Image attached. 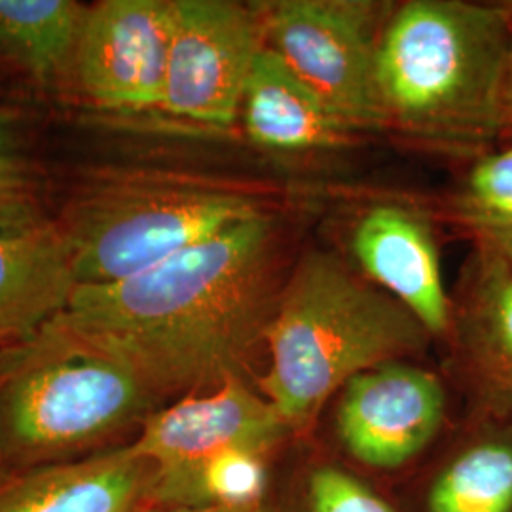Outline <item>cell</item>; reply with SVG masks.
Returning a JSON list of instances; mask_svg holds the SVG:
<instances>
[{
	"mask_svg": "<svg viewBox=\"0 0 512 512\" xmlns=\"http://www.w3.org/2000/svg\"><path fill=\"white\" fill-rule=\"evenodd\" d=\"M239 120L253 147L287 160L340 152L359 135L268 48L249 76Z\"/></svg>",
	"mask_w": 512,
	"mask_h": 512,
	"instance_id": "13",
	"label": "cell"
},
{
	"mask_svg": "<svg viewBox=\"0 0 512 512\" xmlns=\"http://www.w3.org/2000/svg\"><path fill=\"white\" fill-rule=\"evenodd\" d=\"M40 190L23 116L16 107L0 103V230H16L46 220Z\"/></svg>",
	"mask_w": 512,
	"mask_h": 512,
	"instance_id": "19",
	"label": "cell"
},
{
	"mask_svg": "<svg viewBox=\"0 0 512 512\" xmlns=\"http://www.w3.org/2000/svg\"><path fill=\"white\" fill-rule=\"evenodd\" d=\"M431 334L414 313L346 260L300 256L264 336L266 370L256 389L293 435L308 433L330 397L374 366L420 351Z\"/></svg>",
	"mask_w": 512,
	"mask_h": 512,
	"instance_id": "4",
	"label": "cell"
},
{
	"mask_svg": "<svg viewBox=\"0 0 512 512\" xmlns=\"http://www.w3.org/2000/svg\"><path fill=\"white\" fill-rule=\"evenodd\" d=\"M2 476H6V475H4V471H2V469H0V478H2Z\"/></svg>",
	"mask_w": 512,
	"mask_h": 512,
	"instance_id": "23",
	"label": "cell"
},
{
	"mask_svg": "<svg viewBox=\"0 0 512 512\" xmlns=\"http://www.w3.org/2000/svg\"><path fill=\"white\" fill-rule=\"evenodd\" d=\"M74 289L73 262L55 220L0 230V346L65 310Z\"/></svg>",
	"mask_w": 512,
	"mask_h": 512,
	"instance_id": "15",
	"label": "cell"
},
{
	"mask_svg": "<svg viewBox=\"0 0 512 512\" xmlns=\"http://www.w3.org/2000/svg\"><path fill=\"white\" fill-rule=\"evenodd\" d=\"M291 429L247 378L162 406L129 442L135 456L154 465V482L184 475L226 450L270 454Z\"/></svg>",
	"mask_w": 512,
	"mask_h": 512,
	"instance_id": "9",
	"label": "cell"
},
{
	"mask_svg": "<svg viewBox=\"0 0 512 512\" xmlns=\"http://www.w3.org/2000/svg\"><path fill=\"white\" fill-rule=\"evenodd\" d=\"M165 397L124 351L59 311L0 346L4 475L126 446Z\"/></svg>",
	"mask_w": 512,
	"mask_h": 512,
	"instance_id": "2",
	"label": "cell"
},
{
	"mask_svg": "<svg viewBox=\"0 0 512 512\" xmlns=\"http://www.w3.org/2000/svg\"><path fill=\"white\" fill-rule=\"evenodd\" d=\"M429 512H512V423L473 416L429 490Z\"/></svg>",
	"mask_w": 512,
	"mask_h": 512,
	"instance_id": "17",
	"label": "cell"
},
{
	"mask_svg": "<svg viewBox=\"0 0 512 512\" xmlns=\"http://www.w3.org/2000/svg\"><path fill=\"white\" fill-rule=\"evenodd\" d=\"M452 365L478 418L512 423V270L473 251L446 336Z\"/></svg>",
	"mask_w": 512,
	"mask_h": 512,
	"instance_id": "12",
	"label": "cell"
},
{
	"mask_svg": "<svg viewBox=\"0 0 512 512\" xmlns=\"http://www.w3.org/2000/svg\"><path fill=\"white\" fill-rule=\"evenodd\" d=\"M311 512H393L359 478L336 467H319L310 476Z\"/></svg>",
	"mask_w": 512,
	"mask_h": 512,
	"instance_id": "20",
	"label": "cell"
},
{
	"mask_svg": "<svg viewBox=\"0 0 512 512\" xmlns=\"http://www.w3.org/2000/svg\"><path fill=\"white\" fill-rule=\"evenodd\" d=\"M446 406V389L437 374L391 361L344 385L336 412L338 437L359 463L395 471L437 439Z\"/></svg>",
	"mask_w": 512,
	"mask_h": 512,
	"instance_id": "10",
	"label": "cell"
},
{
	"mask_svg": "<svg viewBox=\"0 0 512 512\" xmlns=\"http://www.w3.org/2000/svg\"><path fill=\"white\" fill-rule=\"evenodd\" d=\"M154 465L129 444L90 458L0 478V512H141Z\"/></svg>",
	"mask_w": 512,
	"mask_h": 512,
	"instance_id": "14",
	"label": "cell"
},
{
	"mask_svg": "<svg viewBox=\"0 0 512 512\" xmlns=\"http://www.w3.org/2000/svg\"><path fill=\"white\" fill-rule=\"evenodd\" d=\"M88 8L78 0H0V61L40 90L74 88Z\"/></svg>",
	"mask_w": 512,
	"mask_h": 512,
	"instance_id": "16",
	"label": "cell"
},
{
	"mask_svg": "<svg viewBox=\"0 0 512 512\" xmlns=\"http://www.w3.org/2000/svg\"><path fill=\"white\" fill-rule=\"evenodd\" d=\"M503 145H512V19L511 40H509V54H507V63H505L501 110H499V147H503Z\"/></svg>",
	"mask_w": 512,
	"mask_h": 512,
	"instance_id": "21",
	"label": "cell"
},
{
	"mask_svg": "<svg viewBox=\"0 0 512 512\" xmlns=\"http://www.w3.org/2000/svg\"><path fill=\"white\" fill-rule=\"evenodd\" d=\"M264 48L256 2L173 0L162 114L200 128H232Z\"/></svg>",
	"mask_w": 512,
	"mask_h": 512,
	"instance_id": "7",
	"label": "cell"
},
{
	"mask_svg": "<svg viewBox=\"0 0 512 512\" xmlns=\"http://www.w3.org/2000/svg\"><path fill=\"white\" fill-rule=\"evenodd\" d=\"M141 512H264L262 505H249V507H160V505H147Z\"/></svg>",
	"mask_w": 512,
	"mask_h": 512,
	"instance_id": "22",
	"label": "cell"
},
{
	"mask_svg": "<svg viewBox=\"0 0 512 512\" xmlns=\"http://www.w3.org/2000/svg\"><path fill=\"white\" fill-rule=\"evenodd\" d=\"M264 46L349 128L385 133L378 55L393 2L262 0Z\"/></svg>",
	"mask_w": 512,
	"mask_h": 512,
	"instance_id": "6",
	"label": "cell"
},
{
	"mask_svg": "<svg viewBox=\"0 0 512 512\" xmlns=\"http://www.w3.org/2000/svg\"><path fill=\"white\" fill-rule=\"evenodd\" d=\"M446 213L475 251L512 270V145L469 164L448 198Z\"/></svg>",
	"mask_w": 512,
	"mask_h": 512,
	"instance_id": "18",
	"label": "cell"
},
{
	"mask_svg": "<svg viewBox=\"0 0 512 512\" xmlns=\"http://www.w3.org/2000/svg\"><path fill=\"white\" fill-rule=\"evenodd\" d=\"M289 192L234 175L169 167H101L65 203L57 226L78 285L141 274L245 220L281 215Z\"/></svg>",
	"mask_w": 512,
	"mask_h": 512,
	"instance_id": "5",
	"label": "cell"
},
{
	"mask_svg": "<svg viewBox=\"0 0 512 512\" xmlns=\"http://www.w3.org/2000/svg\"><path fill=\"white\" fill-rule=\"evenodd\" d=\"M173 0H101L88 8L74 90L116 116L162 112Z\"/></svg>",
	"mask_w": 512,
	"mask_h": 512,
	"instance_id": "8",
	"label": "cell"
},
{
	"mask_svg": "<svg viewBox=\"0 0 512 512\" xmlns=\"http://www.w3.org/2000/svg\"><path fill=\"white\" fill-rule=\"evenodd\" d=\"M281 215L236 224L141 274L78 285L65 311L167 399L247 378L283 287Z\"/></svg>",
	"mask_w": 512,
	"mask_h": 512,
	"instance_id": "1",
	"label": "cell"
},
{
	"mask_svg": "<svg viewBox=\"0 0 512 512\" xmlns=\"http://www.w3.org/2000/svg\"><path fill=\"white\" fill-rule=\"evenodd\" d=\"M511 19V2L395 4L378 55L385 131L467 164L499 147Z\"/></svg>",
	"mask_w": 512,
	"mask_h": 512,
	"instance_id": "3",
	"label": "cell"
},
{
	"mask_svg": "<svg viewBox=\"0 0 512 512\" xmlns=\"http://www.w3.org/2000/svg\"><path fill=\"white\" fill-rule=\"evenodd\" d=\"M348 251L366 281L399 300L431 336H448L452 298L433 220L421 207L401 200L366 205L351 222Z\"/></svg>",
	"mask_w": 512,
	"mask_h": 512,
	"instance_id": "11",
	"label": "cell"
}]
</instances>
